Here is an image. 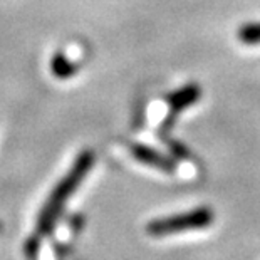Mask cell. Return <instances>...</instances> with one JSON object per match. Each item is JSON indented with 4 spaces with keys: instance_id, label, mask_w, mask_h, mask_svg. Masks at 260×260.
<instances>
[{
    "instance_id": "1",
    "label": "cell",
    "mask_w": 260,
    "mask_h": 260,
    "mask_svg": "<svg viewBox=\"0 0 260 260\" xmlns=\"http://www.w3.org/2000/svg\"><path fill=\"white\" fill-rule=\"evenodd\" d=\"M94 159H96V156H94V153L91 149L82 151L79 156L76 158V161L73 163V167H71V170L68 171V175L54 186V190L51 191L47 202L44 203L41 213H39V217H37L36 232H34V235L37 239L42 240L44 237L52 235L60 215L64 212L66 203L69 202L71 195L79 188L82 180H84L86 175L91 171Z\"/></svg>"
},
{
    "instance_id": "2",
    "label": "cell",
    "mask_w": 260,
    "mask_h": 260,
    "mask_svg": "<svg viewBox=\"0 0 260 260\" xmlns=\"http://www.w3.org/2000/svg\"><path fill=\"white\" fill-rule=\"evenodd\" d=\"M212 222H213V212L207 207H202L191 210L188 213L153 220V222L148 223L146 232L153 237H165L171 234H180V232H186V230H200L212 225Z\"/></svg>"
},
{
    "instance_id": "3",
    "label": "cell",
    "mask_w": 260,
    "mask_h": 260,
    "mask_svg": "<svg viewBox=\"0 0 260 260\" xmlns=\"http://www.w3.org/2000/svg\"><path fill=\"white\" fill-rule=\"evenodd\" d=\"M200 98H202V87L198 84H186L170 94L167 98L168 106H170V114H168V119L161 124V129H159L161 140L167 138V133L171 129V126H173L175 119L178 118V114L190 106H193Z\"/></svg>"
},
{
    "instance_id": "4",
    "label": "cell",
    "mask_w": 260,
    "mask_h": 260,
    "mask_svg": "<svg viewBox=\"0 0 260 260\" xmlns=\"http://www.w3.org/2000/svg\"><path fill=\"white\" fill-rule=\"evenodd\" d=\"M129 151L133 154V158L138 159L140 163L146 165V167L156 168L165 173H175L176 171V161L173 158L167 156V154L156 151V149L149 148L141 143H131Z\"/></svg>"
},
{
    "instance_id": "5",
    "label": "cell",
    "mask_w": 260,
    "mask_h": 260,
    "mask_svg": "<svg viewBox=\"0 0 260 260\" xmlns=\"http://www.w3.org/2000/svg\"><path fill=\"white\" fill-rule=\"evenodd\" d=\"M51 69L57 79H69V77H73L79 71V66L68 59L64 52H56L51 60Z\"/></svg>"
},
{
    "instance_id": "6",
    "label": "cell",
    "mask_w": 260,
    "mask_h": 260,
    "mask_svg": "<svg viewBox=\"0 0 260 260\" xmlns=\"http://www.w3.org/2000/svg\"><path fill=\"white\" fill-rule=\"evenodd\" d=\"M237 37L245 46H257V44H260V22L258 24L242 25L237 32Z\"/></svg>"
},
{
    "instance_id": "7",
    "label": "cell",
    "mask_w": 260,
    "mask_h": 260,
    "mask_svg": "<svg viewBox=\"0 0 260 260\" xmlns=\"http://www.w3.org/2000/svg\"><path fill=\"white\" fill-rule=\"evenodd\" d=\"M2 229H4V225H2V222H0V232H2Z\"/></svg>"
}]
</instances>
